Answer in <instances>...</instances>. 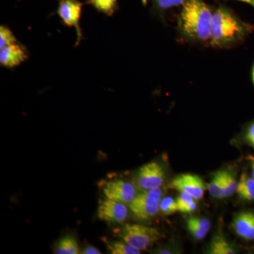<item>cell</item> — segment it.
I'll return each instance as SVG.
<instances>
[{
  "label": "cell",
  "instance_id": "cell-1",
  "mask_svg": "<svg viewBox=\"0 0 254 254\" xmlns=\"http://www.w3.org/2000/svg\"><path fill=\"white\" fill-rule=\"evenodd\" d=\"M254 31L253 25L242 21L225 6H220L213 13L210 43L215 48H231L245 41Z\"/></svg>",
  "mask_w": 254,
  "mask_h": 254
},
{
  "label": "cell",
  "instance_id": "cell-2",
  "mask_svg": "<svg viewBox=\"0 0 254 254\" xmlns=\"http://www.w3.org/2000/svg\"><path fill=\"white\" fill-rule=\"evenodd\" d=\"M213 13L203 0H187L179 15V32L195 43L210 42Z\"/></svg>",
  "mask_w": 254,
  "mask_h": 254
},
{
  "label": "cell",
  "instance_id": "cell-3",
  "mask_svg": "<svg viewBox=\"0 0 254 254\" xmlns=\"http://www.w3.org/2000/svg\"><path fill=\"white\" fill-rule=\"evenodd\" d=\"M161 188L140 190L134 199L128 204L132 214L138 220H148L154 217L160 210V202L163 196Z\"/></svg>",
  "mask_w": 254,
  "mask_h": 254
},
{
  "label": "cell",
  "instance_id": "cell-4",
  "mask_svg": "<svg viewBox=\"0 0 254 254\" xmlns=\"http://www.w3.org/2000/svg\"><path fill=\"white\" fill-rule=\"evenodd\" d=\"M125 242L137 250L143 251L151 247L161 237L157 229L137 224H127L119 233Z\"/></svg>",
  "mask_w": 254,
  "mask_h": 254
},
{
  "label": "cell",
  "instance_id": "cell-5",
  "mask_svg": "<svg viewBox=\"0 0 254 254\" xmlns=\"http://www.w3.org/2000/svg\"><path fill=\"white\" fill-rule=\"evenodd\" d=\"M165 180L163 167L157 162H150L141 167L135 176V185L140 190L160 188Z\"/></svg>",
  "mask_w": 254,
  "mask_h": 254
},
{
  "label": "cell",
  "instance_id": "cell-6",
  "mask_svg": "<svg viewBox=\"0 0 254 254\" xmlns=\"http://www.w3.org/2000/svg\"><path fill=\"white\" fill-rule=\"evenodd\" d=\"M102 191L105 198L129 204L137 195L136 185L122 179L103 181Z\"/></svg>",
  "mask_w": 254,
  "mask_h": 254
},
{
  "label": "cell",
  "instance_id": "cell-7",
  "mask_svg": "<svg viewBox=\"0 0 254 254\" xmlns=\"http://www.w3.org/2000/svg\"><path fill=\"white\" fill-rule=\"evenodd\" d=\"M83 4L78 0H60L57 14L61 18L64 24L76 29V40L75 47H77L83 39V33L80 26Z\"/></svg>",
  "mask_w": 254,
  "mask_h": 254
},
{
  "label": "cell",
  "instance_id": "cell-8",
  "mask_svg": "<svg viewBox=\"0 0 254 254\" xmlns=\"http://www.w3.org/2000/svg\"><path fill=\"white\" fill-rule=\"evenodd\" d=\"M126 205L121 202L105 198L100 201L98 218L108 223H123L126 221L128 214V209Z\"/></svg>",
  "mask_w": 254,
  "mask_h": 254
},
{
  "label": "cell",
  "instance_id": "cell-9",
  "mask_svg": "<svg viewBox=\"0 0 254 254\" xmlns=\"http://www.w3.org/2000/svg\"><path fill=\"white\" fill-rule=\"evenodd\" d=\"M170 187L180 192L188 193L196 200L203 198L206 190L201 178L191 174H183L175 177L170 184Z\"/></svg>",
  "mask_w": 254,
  "mask_h": 254
},
{
  "label": "cell",
  "instance_id": "cell-10",
  "mask_svg": "<svg viewBox=\"0 0 254 254\" xmlns=\"http://www.w3.org/2000/svg\"><path fill=\"white\" fill-rule=\"evenodd\" d=\"M28 58L27 48L18 41L0 49V65L9 69L24 63Z\"/></svg>",
  "mask_w": 254,
  "mask_h": 254
},
{
  "label": "cell",
  "instance_id": "cell-11",
  "mask_svg": "<svg viewBox=\"0 0 254 254\" xmlns=\"http://www.w3.org/2000/svg\"><path fill=\"white\" fill-rule=\"evenodd\" d=\"M232 228L241 238L254 240V213L243 211L237 214L232 224Z\"/></svg>",
  "mask_w": 254,
  "mask_h": 254
},
{
  "label": "cell",
  "instance_id": "cell-12",
  "mask_svg": "<svg viewBox=\"0 0 254 254\" xmlns=\"http://www.w3.org/2000/svg\"><path fill=\"white\" fill-rule=\"evenodd\" d=\"M187 229L195 240H201L205 238L211 227V223L208 218L193 217L188 219Z\"/></svg>",
  "mask_w": 254,
  "mask_h": 254
},
{
  "label": "cell",
  "instance_id": "cell-13",
  "mask_svg": "<svg viewBox=\"0 0 254 254\" xmlns=\"http://www.w3.org/2000/svg\"><path fill=\"white\" fill-rule=\"evenodd\" d=\"M237 194L242 199L254 200V180L247 174L243 173L238 182Z\"/></svg>",
  "mask_w": 254,
  "mask_h": 254
},
{
  "label": "cell",
  "instance_id": "cell-14",
  "mask_svg": "<svg viewBox=\"0 0 254 254\" xmlns=\"http://www.w3.org/2000/svg\"><path fill=\"white\" fill-rule=\"evenodd\" d=\"M208 254H236V250L222 235H217L210 242Z\"/></svg>",
  "mask_w": 254,
  "mask_h": 254
},
{
  "label": "cell",
  "instance_id": "cell-15",
  "mask_svg": "<svg viewBox=\"0 0 254 254\" xmlns=\"http://www.w3.org/2000/svg\"><path fill=\"white\" fill-rule=\"evenodd\" d=\"M55 253L58 254H79V247L76 238L71 235L64 237L57 244Z\"/></svg>",
  "mask_w": 254,
  "mask_h": 254
},
{
  "label": "cell",
  "instance_id": "cell-16",
  "mask_svg": "<svg viewBox=\"0 0 254 254\" xmlns=\"http://www.w3.org/2000/svg\"><path fill=\"white\" fill-rule=\"evenodd\" d=\"M87 4H91L97 11L107 16H111L118 9V0H88Z\"/></svg>",
  "mask_w": 254,
  "mask_h": 254
},
{
  "label": "cell",
  "instance_id": "cell-17",
  "mask_svg": "<svg viewBox=\"0 0 254 254\" xmlns=\"http://www.w3.org/2000/svg\"><path fill=\"white\" fill-rule=\"evenodd\" d=\"M112 254H139L141 251L128 245L125 241H109L107 243Z\"/></svg>",
  "mask_w": 254,
  "mask_h": 254
},
{
  "label": "cell",
  "instance_id": "cell-18",
  "mask_svg": "<svg viewBox=\"0 0 254 254\" xmlns=\"http://www.w3.org/2000/svg\"><path fill=\"white\" fill-rule=\"evenodd\" d=\"M194 198L188 193L180 192V195L177 198L178 211L182 213H190L197 208V203Z\"/></svg>",
  "mask_w": 254,
  "mask_h": 254
},
{
  "label": "cell",
  "instance_id": "cell-19",
  "mask_svg": "<svg viewBox=\"0 0 254 254\" xmlns=\"http://www.w3.org/2000/svg\"><path fill=\"white\" fill-rule=\"evenodd\" d=\"M223 180L224 170L214 174L213 179L207 186L211 196L222 199V193H223Z\"/></svg>",
  "mask_w": 254,
  "mask_h": 254
},
{
  "label": "cell",
  "instance_id": "cell-20",
  "mask_svg": "<svg viewBox=\"0 0 254 254\" xmlns=\"http://www.w3.org/2000/svg\"><path fill=\"white\" fill-rule=\"evenodd\" d=\"M238 187V182L233 173L224 170L223 193L222 198L235 194Z\"/></svg>",
  "mask_w": 254,
  "mask_h": 254
},
{
  "label": "cell",
  "instance_id": "cell-21",
  "mask_svg": "<svg viewBox=\"0 0 254 254\" xmlns=\"http://www.w3.org/2000/svg\"><path fill=\"white\" fill-rule=\"evenodd\" d=\"M152 1L155 9L162 14L165 12L167 10L183 5L187 0H152Z\"/></svg>",
  "mask_w": 254,
  "mask_h": 254
},
{
  "label": "cell",
  "instance_id": "cell-22",
  "mask_svg": "<svg viewBox=\"0 0 254 254\" xmlns=\"http://www.w3.org/2000/svg\"><path fill=\"white\" fill-rule=\"evenodd\" d=\"M178 211L177 200L172 197H165L160 202V210L163 215H170Z\"/></svg>",
  "mask_w": 254,
  "mask_h": 254
},
{
  "label": "cell",
  "instance_id": "cell-23",
  "mask_svg": "<svg viewBox=\"0 0 254 254\" xmlns=\"http://www.w3.org/2000/svg\"><path fill=\"white\" fill-rule=\"evenodd\" d=\"M16 42L18 41L11 30L4 25H1L0 26V49L14 44Z\"/></svg>",
  "mask_w": 254,
  "mask_h": 254
},
{
  "label": "cell",
  "instance_id": "cell-24",
  "mask_svg": "<svg viewBox=\"0 0 254 254\" xmlns=\"http://www.w3.org/2000/svg\"><path fill=\"white\" fill-rule=\"evenodd\" d=\"M244 139L246 143L254 148V120L246 127L244 131Z\"/></svg>",
  "mask_w": 254,
  "mask_h": 254
},
{
  "label": "cell",
  "instance_id": "cell-25",
  "mask_svg": "<svg viewBox=\"0 0 254 254\" xmlns=\"http://www.w3.org/2000/svg\"><path fill=\"white\" fill-rule=\"evenodd\" d=\"M82 254H99L100 253V250H98L96 247H93L91 245H87L86 247L82 250L81 252Z\"/></svg>",
  "mask_w": 254,
  "mask_h": 254
},
{
  "label": "cell",
  "instance_id": "cell-26",
  "mask_svg": "<svg viewBox=\"0 0 254 254\" xmlns=\"http://www.w3.org/2000/svg\"><path fill=\"white\" fill-rule=\"evenodd\" d=\"M237 1H243V2L247 3L254 8V0H237Z\"/></svg>",
  "mask_w": 254,
  "mask_h": 254
},
{
  "label": "cell",
  "instance_id": "cell-27",
  "mask_svg": "<svg viewBox=\"0 0 254 254\" xmlns=\"http://www.w3.org/2000/svg\"><path fill=\"white\" fill-rule=\"evenodd\" d=\"M252 177L254 180V160L252 162Z\"/></svg>",
  "mask_w": 254,
  "mask_h": 254
},
{
  "label": "cell",
  "instance_id": "cell-28",
  "mask_svg": "<svg viewBox=\"0 0 254 254\" xmlns=\"http://www.w3.org/2000/svg\"><path fill=\"white\" fill-rule=\"evenodd\" d=\"M252 83H253V85L254 86V64L253 66H252Z\"/></svg>",
  "mask_w": 254,
  "mask_h": 254
},
{
  "label": "cell",
  "instance_id": "cell-29",
  "mask_svg": "<svg viewBox=\"0 0 254 254\" xmlns=\"http://www.w3.org/2000/svg\"><path fill=\"white\" fill-rule=\"evenodd\" d=\"M142 1H143V4H144V5L146 4L147 0H142Z\"/></svg>",
  "mask_w": 254,
  "mask_h": 254
}]
</instances>
